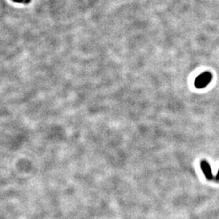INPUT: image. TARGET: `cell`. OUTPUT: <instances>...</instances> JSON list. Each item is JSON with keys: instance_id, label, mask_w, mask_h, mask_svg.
<instances>
[{"instance_id": "cell-2", "label": "cell", "mask_w": 219, "mask_h": 219, "mask_svg": "<svg viewBox=\"0 0 219 219\" xmlns=\"http://www.w3.org/2000/svg\"><path fill=\"white\" fill-rule=\"evenodd\" d=\"M200 167H201L202 171H203L206 179L209 180L213 179V173H212L211 167L206 161H202L200 163Z\"/></svg>"}, {"instance_id": "cell-4", "label": "cell", "mask_w": 219, "mask_h": 219, "mask_svg": "<svg viewBox=\"0 0 219 219\" xmlns=\"http://www.w3.org/2000/svg\"><path fill=\"white\" fill-rule=\"evenodd\" d=\"M214 180H215L216 182H218L219 181V170H218V172H217V175H216L215 179H214Z\"/></svg>"}, {"instance_id": "cell-1", "label": "cell", "mask_w": 219, "mask_h": 219, "mask_svg": "<svg viewBox=\"0 0 219 219\" xmlns=\"http://www.w3.org/2000/svg\"><path fill=\"white\" fill-rule=\"evenodd\" d=\"M212 80L211 73L206 72L201 73L199 77H196L195 80V86L197 88H203L206 87L208 84L210 83Z\"/></svg>"}, {"instance_id": "cell-3", "label": "cell", "mask_w": 219, "mask_h": 219, "mask_svg": "<svg viewBox=\"0 0 219 219\" xmlns=\"http://www.w3.org/2000/svg\"><path fill=\"white\" fill-rule=\"evenodd\" d=\"M13 1L17 3H29L31 0H13Z\"/></svg>"}]
</instances>
